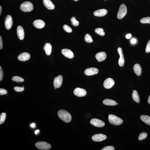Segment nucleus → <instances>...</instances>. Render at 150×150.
I'll list each match as a JSON object with an SVG mask.
<instances>
[{
    "label": "nucleus",
    "instance_id": "nucleus-47",
    "mask_svg": "<svg viewBox=\"0 0 150 150\" xmlns=\"http://www.w3.org/2000/svg\"><path fill=\"white\" fill-rule=\"evenodd\" d=\"M117 105H118V103H117Z\"/></svg>",
    "mask_w": 150,
    "mask_h": 150
},
{
    "label": "nucleus",
    "instance_id": "nucleus-22",
    "mask_svg": "<svg viewBox=\"0 0 150 150\" xmlns=\"http://www.w3.org/2000/svg\"><path fill=\"white\" fill-rule=\"evenodd\" d=\"M133 70L134 73L138 76H140L142 73V68L140 65L138 64H136L134 65Z\"/></svg>",
    "mask_w": 150,
    "mask_h": 150
},
{
    "label": "nucleus",
    "instance_id": "nucleus-35",
    "mask_svg": "<svg viewBox=\"0 0 150 150\" xmlns=\"http://www.w3.org/2000/svg\"><path fill=\"white\" fill-rule=\"evenodd\" d=\"M115 148L113 146H106L103 148L101 150H114Z\"/></svg>",
    "mask_w": 150,
    "mask_h": 150
},
{
    "label": "nucleus",
    "instance_id": "nucleus-9",
    "mask_svg": "<svg viewBox=\"0 0 150 150\" xmlns=\"http://www.w3.org/2000/svg\"><path fill=\"white\" fill-rule=\"evenodd\" d=\"M73 93L75 96L78 97H83L86 96L87 94L85 89L79 88L75 89Z\"/></svg>",
    "mask_w": 150,
    "mask_h": 150
},
{
    "label": "nucleus",
    "instance_id": "nucleus-24",
    "mask_svg": "<svg viewBox=\"0 0 150 150\" xmlns=\"http://www.w3.org/2000/svg\"><path fill=\"white\" fill-rule=\"evenodd\" d=\"M132 97L134 100L138 103L140 102V99L137 91L136 90L133 91L132 94Z\"/></svg>",
    "mask_w": 150,
    "mask_h": 150
},
{
    "label": "nucleus",
    "instance_id": "nucleus-5",
    "mask_svg": "<svg viewBox=\"0 0 150 150\" xmlns=\"http://www.w3.org/2000/svg\"><path fill=\"white\" fill-rule=\"evenodd\" d=\"M35 146L38 149L41 150H48L51 148L50 144L44 142H38L36 143Z\"/></svg>",
    "mask_w": 150,
    "mask_h": 150
},
{
    "label": "nucleus",
    "instance_id": "nucleus-15",
    "mask_svg": "<svg viewBox=\"0 0 150 150\" xmlns=\"http://www.w3.org/2000/svg\"><path fill=\"white\" fill-rule=\"evenodd\" d=\"M30 58V56L29 53L27 52H24L19 55L18 58L20 61H24L28 60Z\"/></svg>",
    "mask_w": 150,
    "mask_h": 150
},
{
    "label": "nucleus",
    "instance_id": "nucleus-39",
    "mask_svg": "<svg viewBox=\"0 0 150 150\" xmlns=\"http://www.w3.org/2000/svg\"><path fill=\"white\" fill-rule=\"evenodd\" d=\"M3 47V42L1 36L0 37V49L1 50L2 49Z\"/></svg>",
    "mask_w": 150,
    "mask_h": 150
},
{
    "label": "nucleus",
    "instance_id": "nucleus-19",
    "mask_svg": "<svg viewBox=\"0 0 150 150\" xmlns=\"http://www.w3.org/2000/svg\"><path fill=\"white\" fill-rule=\"evenodd\" d=\"M95 57L98 61L99 62L103 61L106 58V53L104 52L98 53L96 55Z\"/></svg>",
    "mask_w": 150,
    "mask_h": 150
},
{
    "label": "nucleus",
    "instance_id": "nucleus-16",
    "mask_svg": "<svg viewBox=\"0 0 150 150\" xmlns=\"http://www.w3.org/2000/svg\"><path fill=\"white\" fill-rule=\"evenodd\" d=\"M33 25L36 28L41 29L44 27L45 23L42 20H38L34 21L33 22Z\"/></svg>",
    "mask_w": 150,
    "mask_h": 150
},
{
    "label": "nucleus",
    "instance_id": "nucleus-36",
    "mask_svg": "<svg viewBox=\"0 0 150 150\" xmlns=\"http://www.w3.org/2000/svg\"><path fill=\"white\" fill-rule=\"evenodd\" d=\"M7 91L6 89H0V95H4L7 94Z\"/></svg>",
    "mask_w": 150,
    "mask_h": 150
},
{
    "label": "nucleus",
    "instance_id": "nucleus-12",
    "mask_svg": "<svg viewBox=\"0 0 150 150\" xmlns=\"http://www.w3.org/2000/svg\"><path fill=\"white\" fill-rule=\"evenodd\" d=\"M99 70L97 68H87L84 71L85 74L87 76H92L96 74L99 72Z\"/></svg>",
    "mask_w": 150,
    "mask_h": 150
},
{
    "label": "nucleus",
    "instance_id": "nucleus-37",
    "mask_svg": "<svg viewBox=\"0 0 150 150\" xmlns=\"http://www.w3.org/2000/svg\"><path fill=\"white\" fill-rule=\"evenodd\" d=\"M145 51L147 53H149L150 52V40L148 41L147 45H146Z\"/></svg>",
    "mask_w": 150,
    "mask_h": 150
},
{
    "label": "nucleus",
    "instance_id": "nucleus-23",
    "mask_svg": "<svg viewBox=\"0 0 150 150\" xmlns=\"http://www.w3.org/2000/svg\"><path fill=\"white\" fill-rule=\"evenodd\" d=\"M103 103L105 105L108 106H115L117 105V102L113 100L110 99H106L103 100Z\"/></svg>",
    "mask_w": 150,
    "mask_h": 150
},
{
    "label": "nucleus",
    "instance_id": "nucleus-42",
    "mask_svg": "<svg viewBox=\"0 0 150 150\" xmlns=\"http://www.w3.org/2000/svg\"><path fill=\"white\" fill-rule=\"evenodd\" d=\"M35 124H34V123H33L31 125V127L33 128H34L35 127Z\"/></svg>",
    "mask_w": 150,
    "mask_h": 150
},
{
    "label": "nucleus",
    "instance_id": "nucleus-26",
    "mask_svg": "<svg viewBox=\"0 0 150 150\" xmlns=\"http://www.w3.org/2000/svg\"><path fill=\"white\" fill-rule=\"evenodd\" d=\"M12 80L14 82H23L24 81V79L22 78L17 76L13 77L12 78Z\"/></svg>",
    "mask_w": 150,
    "mask_h": 150
},
{
    "label": "nucleus",
    "instance_id": "nucleus-33",
    "mask_svg": "<svg viewBox=\"0 0 150 150\" xmlns=\"http://www.w3.org/2000/svg\"><path fill=\"white\" fill-rule=\"evenodd\" d=\"M63 28L65 31L68 33H71L72 31V29L69 26L65 25L63 26Z\"/></svg>",
    "mask_w": 150,
    "mask_h": 150
},
{
    "label": "nucleus",
    "instance_id": "nucleus-25",
    "mask_svg": "<svg viewBox=\"0 0 150 150\" xmlns=\"http://www.w3.org/2000/svg\"><path fill=\"white\" fill-rule=\"evenodd\" d=\"M140 119L146 124L150 125V117L146 115H142L140 116Z\"/></svg>",
    "mask_w": 150,
    "mask_h": 150
},
{
    "label": "nucleus",
    "instance_id": "nucleus-7",
    "mask_svg": "<svg viewBox=\"0 0 150 150\" xmlns=\"http://www.w3.org/2000/svg\"><path fill=\"white\" fill-rule=\"evenodd\" d=\"M63 77L61 75H59L55 78L53 82L54 87L55 88H59L62 85L63 82Z\"/></svg>",
    "mask_w": 150,
    "mask_h": 150
},
{
    "label": "nucleus",
    "instance_id": "nucleus-4",
    "mask_svg": "<svg viewBox=\"0 0 150 150\" xmlns=\"http://www.w3.org/2000/svg\"><path fill=\"white\" fill-rule=\"evenodd\" d=\"M127 10L126 6L124 4H122L120 5L117 14V18L119 19L123 18L127 14Z\"/></svg>",
    "mask_w": 150,
    "mask_h": 150
},
{
    "label": "nucleus",
    "instance_id": "nucleus-13",
    "mask_svg": "<svg viewBox=\"0 0 150 150\" xmlns=\"http://www.w3.org/2000/svg\"><path fill=\"white\" fill-rule=\"evenodd\" d=\"M118 51L120 56V58L118 60L119 65L121 67H123L125 63V59L123 50L121 48L119 47L118 49Z\"/></svg>",
    "mask_w": 150,
    "mask_h": 150
},
{
    "label": "nucleus",
    "instance_id": "nucleus-32",
    "mask_svg": "<svg viewBox=\"0 0 150 150\" xmlns=\"http://www.w3.org/2000/svg\"><path fill=\"white\" fill-rule=\"evenodd\" d=\"M147 133L144 132L141 133L139 134L138 139L139 140H142L146 138L147 137Z\"/></svg>",
    "mask_w": 150,
    "mask_h": 150
},
{
    "label": "nucleus",
    "instance_id": "nucleus-31",
    "mask_svg": "<svg viewBox=\"0 0 150 150\" xmlns=\"http://www.w3.org/2000/svg\"><path fill=\"white\" fill-rule=\"evenodd\" d=\"M72 24L74 26L77 27L79 25V23L78 21L75 17H73L71 19Z\"/></svg>",
    "mask_w": 150,
    "mask_h": 150
},
{
    "label": "nucleus",
    "instance_id": "nucleus-43",
    "mask_svg": "<svg viewBox=\"0 0 150 150\" xmlns=\"http://www.w3.org/2000/svg\"><path fill=\"white\" fill-rule=\"evenodd\" d=\"M148 102L149 103V104H150V95L149 97V99H148Z\"/></svg>",
    "mask_w": 150,
    "mask_h": 150
},
{
    "label": "nucleus",
    "instance_id": "nucleus-45",
    "mask_svg": "<svg viewBox=\"0 0 150 150\" xmlns=\"http://www.w3.org/2000/svg\"><path fill=\"white\" fill-rule=\"evenodd\" d=\"M2 11V7L1 6H0V15H1Z\"/></svg>",
    "mask_w": 150,
    "mask_h": 150
},
{
    "label": "nucleus",
    "instance_id": "nucleus-34",
    "mask_svg": "<svg viewBox=\"0 0 150 150\" xmlns=\"http://www.w3.org/2000/svg\"><path fill=\"white\" fill-rule=\"evenodd\" d=\"M14 89L16 92H23L24 90V89L23 87H14Z\"/></svg>",
    "mask_w": 150,
    "mask_h": 150
},
{
    "label": "nucleus",
    "instance_id": "nucleus-38",
    "mask_svg": "<svg viewBox=\"0 0 150 150\" xmlns=\"http://www.w3.org/2000/svg\"><path fill=\"white\" fill-rule=\"evenodd\" d=\"M3 72L1 67H0V81H1L2 80L3 77Z\"/></svg>",
    "mask_w": 150,
    "mask_h": 150
},
{
    "label": "nucleus",
    "instance_id": "nucleus-11",
    "mask_svg": "<svg viewBox=\"0 0 150 150\" xmlns=\"http://www.w3.org/2000/svg\"><path fill=\"white\" fill-rule=\"evenodd\" d=\"M13 25V20L12 17L10 15H8L5 20V27L7 30L11 28Z\"/></svg>",
    "mask_w": 150,
    "mask_h": 150
},
{
    "label": "nucleus",
    "instance_id": "nucleus-20",
    "mask_svg": "<svg viewBox=\"0 0 150 150\" xmlns=\"http://www.w3.org/2000/svg\"><path fill=\"white\" fill-rule=\"evenodd\" d=\"M43 3L45 6L48 9L52 10L55 8V5L50 0H43Z\"/></svg>",
    "mask_w": 150,
    "mask_h": 150
},
{
    "label": "nucleus",
    "instance_id": "nucleus-10",
    "mask_svg": "<svg viewBox=\"0 0 150 150\" xmlns=\"http://www.w3.org/2000/svg\"><path fill=\"white\" fill-rule=\"evenodd\" d=\"M115 84V82L111 78H108L106 79L103 83V86L105 88L109 89L112 87Z\"/></svg>",
    "mask_w": 150,
    "mask_h": 150
},
{
    "label": "nucleus",
    "instance_id": "nucleus-8",
    "mask_svg": "<svg viewBox=\"0 0 150 150\" xmlns=\"http://www.w3.org/2000/svg\"><path fill=\"white\" fill-rule=\"evenodd\" d=\"M106 138V136L105 134L101 133L94 134L92 137V140L95 142H101L105 140Z\"/></svg>",
    "mask_w": 150,
    "mask_h": 150
},
{
    "label": "nucleus",
    "instance_id": "nucleus-48",
    "mask_svg": "<svg viewBox=\"0 0 150 150\" xmlns=\"http://www.w3.org/2000/svg\"><path fill=\"white\" fill-rule=\"evenodd\" d=\"M105 0L106 1V0Z\"/></svg>",
    "mask_w": 150,
    "mask_h": 150
},
{
    "label": "nucleus",
    "instance_id": "nucleus-14",
    "mask_svg": "<svg viewBox=\"0 0 150 150\" xmlns=\"http://www.w3.org/2000/svg\"><path fill=\"white\" fill-rule=\"evenodd\" d=\"M61 53L65 57L70 59H72L74 57V54L73 52L71 50L64 49L61 50Z\"/></svg>",
    "mask_w": 150,
    "mask_h": 150
},
{
    "label": "nucleus",
    "instance_id": "nucleus-27",
    "mask_svg": "<svg viewBox=\"0 0 150 150\" xmlns=\"http://www.w3.org/2000/svg\"><path fill=\"white\" fill-rule=\"evenodd\" d=\"M95 32L96 33L101 36H103L105 35V33L103 29L101 28H96L95 30Z\"/></svg>",
    "mask_w": 150,
    "mask_h": 150
},
{
    "label": "nucleus",
    "instance_id": "nucleus-3",
    "mask_svg": "<svg viewBox=\"0 0 150 150\" xmlns=\"http://www.w3.org/2000/svg\"><path fill=\"white\" fill-rule=\"evenodd\" d=\"M20 8L24 12H30L33 9V5L30 2L26 1L21 5Z\"/></svg>",
    "mask_w": 150,
    "mask_h": 150
},
{
    "label": "nucleus",
    "instance_id": "nucleus-17",
    "mask_svg": "<svg viewBox=\"0 0 150 150\" xmlns=\"http://www.w3.org/2000/svg\"><path fill=\"white\" fill-rule=\"evenodd\" d=\"M17 32L19 39L20 40H23L24 37V32L23 27L21 26H18L17 27Z\"/></svg>",
    "mask_w": 150,
    "mask_h": 150
},
{
    "label": "nucleus",
    "instance_id": "nucleus-40",
    "mask_svg": "<svg viewBox=\"0 0 150 150\" xmlns=\"http://www.w3.org/2000/svg\"><path fill=\"white\" fill-rule=\"evenodd\" d=\"M137 42V40L135 39H132L131 40V43L132 44H134Z\"/></svg>",
    "mask_w": 150,
    "mask_h": 150
},
{
    "label": "nucleus",
    "instance_id": "nucleus-1",
    "mask_svg": "<svg viewBox=\"0 0 150 150\" xmlns=\"http://www.w3.org/2000/svg\"><path fill=\"white\" fill-rule=\"evenodd\" d=\"M57 114L59 117L65 123H69L72 120L71 115L66 110H59Z\"/></svg>",
    "mask_w": 150,
    "mask_h": 150
},
{
    "label": "nucleus",
    "instance_id": "nucleus-46",
    "mask_svg": "<svg viewBox=\"0 0 150 150\" xmlns=\"http://www.w3.org/2000/svg\"><path fill=\"white\" fill-rule=\"evenodd\" d=\"M73 0L75 1H76L79 0Z\"/></svg>",
    "mask_w": 150,
    "mask_h": 150
},
{
    "label": "nucleus",
    "instance_id": "nucleus-18",
    "mask_svg": "<svg viewBox=\"0 0 150 150\" xmlns=\"http://www.w3.org/2000/svg\"><path fill=\"white\" fill-rule=\"evenodd\" d=\"M107 13V11L104 9L96 10L94 12V16L97 17H102L105 16Z\"/></svg>",
    "mask_w": 150,
    "mask_h": 150
},
{
    "label": "nucleus",
    "instance_id": "nucleus-28",
    "mask_svg": "<svg viewBox=\"0 0 150 150\" xmlns=\"http://www.w3.org/2000/svg\"><path fill=\"white\" fill-rule=\"evenodd\" d=\"M6 113H3L0 115V124L1 125L4 123L6 120Z\"/></svg>",
    "mask_w": 150,
    "mask_h": 150
},
{
    "label": "nucleus",
    "instance_id": "nucleus-44",
    "mask_svg": "<svg viewBox=\"0 0 150 150\" xmlns=\"http://www.w3.org/2000/svg\"><path fill=\"white\" fill-rule=\"evenodd\" d=\"M39 132V130H36L35 131V133L36 134H37Z\"/></svg>",
    "mask_w": 150,
    "mask_h": 150
},
{
    "label": "nucleus",
    "instance_id": "nucleus-41",
    "mask_svg": "<svg viewBox=\"0 0 150 150\" xmlns=\"http://www.w3.org/2000/svg\"><path fill=\"white\" fill-rule=\"evenodd\" d=\"M132 35L131 34H127L126 35V38L127 39H129L131 37Z\"/></svg>",
    "mask_w": 150,
    "mask_h": 150
},
{
    "label": "nucleus",
    "instance_id": "nucleus-6",
    "mask_svg": "<svg viewBox=\"0 0 150 150\" xmlns=\"http://www.w3.org/2000/svg\"><path fill=\"white\" fill-rule=\"evenodd\" d=\"M90 123L94 126L98 127H102L105 125L104 122L97 118L92 119L90 120Z\"/></svg>",
    "mask_w": 150,
    "mask_h": 150
},
{
    "label": "nucleus",
    "instance_id": "nucleus-21",
    "mask_svg": "<svg viewBox=\"0 0 150 150\" xmlns=\"http://www.w3.org/2000/svg\"><path fill=\"white\" fill-rule=\"evenodd\" d=\"M52 49V47L51 44L50 43H46L44 44V49L46 55L48 56H50L51 54V51Z\"/></svg>",
    "mask_w": 150,
    "mask_h": 150
},
{
    "label": "nucleus",
    "instance_id": "nucleus-30",
    "mask_svg": "<svg viewBox=\"0 0 150 150\" xmlns=\"http://www.w3.org/2000/svg\"><path fill=\"white\" fill-rule=\"evenodd\" d=\"M140 22L141 23H143L150 24V17H145L141 19Z\"/></svg>",
    "mask_w": 150,
    "mask_h": 150
},
{
    "label": "nucleus",
    "instance_id": "nucleus-29",
    "mask_svg": "<svg viewBox=\"0 0 150 150\" xmlns=\"http://www.w3.org/2000/svg\"><path fill=\"white\" fill-rule=\"evenodd\" d=\"M84 39L86 42L87 43H91L93 42L92 37L90 34H86L84 37Z\"/></svg>",
    "mask_w": 150,
    "mask_h": 150
},
{
    "label": "nucleus",
    "instance_id": "nucleus-2",
    "mask_svg": "<svg viewBox=\"0 0 150 150\" xmlns=\"http://www.w3.org/2000/svg\"><path fill=\"white\" fill-rule=\"evenodd\" d=\"M108 120L110 124L118 126L121 125L123 123V120L119 117L113 115H108Z\"/></svg>",
    "mask_w": 150,
    "mask_h": 150
}]
</instances>
